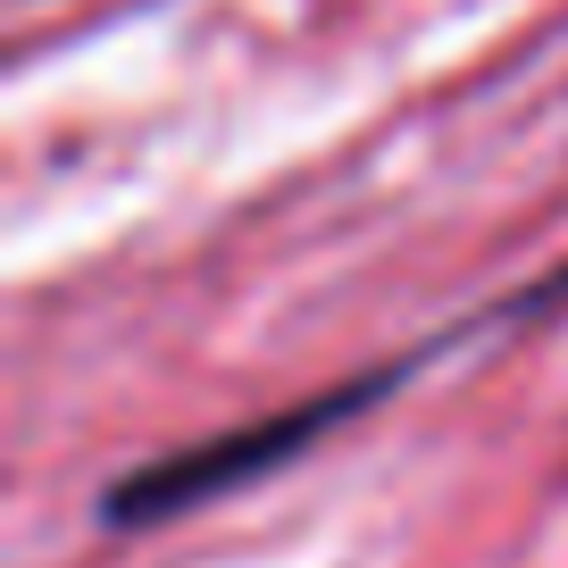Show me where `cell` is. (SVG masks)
<instances>
[{
	"mask_svg": "<svg viewBox=\"0 0 568 568\" xmlns=\"http://www.w3.org/2000/svg\"><path fill=\"white\" fill-rule=\"evenodd\" d=\"M402 376H409V359H402V368H368L359 385L310 393V402L276 409V418H251V426H234V435H217V444L168 452V460H151V468H134V477H118V485H109L101 518H109V527H160V518L201 510V501L234 494V485L267 477V468L302 460V452L318 444V435H335L343 418H359L368 402H385V393L402 385Z\"/></svg>",
	"mask_w": 568,
	"mask_h": 568,
	"instance_id": "obj_1",
	"label": "cell"
}]
</instances>
